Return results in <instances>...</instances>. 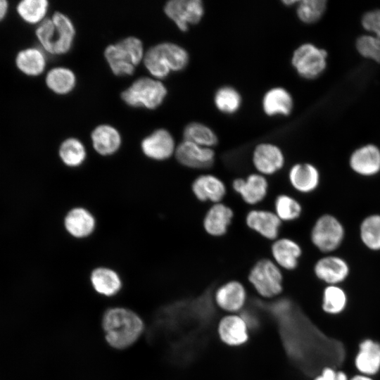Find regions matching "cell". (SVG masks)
<instances>
[{"instance_id":"d6a6232c","label":"cell","mask_w":380,"mask_h":380,"mask_svg":"<svg viewBox=\"0 0 380 380\" xmlns=\"http://www.w3.org/2000/svg\"><path fill=\"white\" fill-rule=\"evenodd\" d=\"M183 138L185 141L208 148H213L219 141L216 133L210 127L199 122L187 124L183 131Z\"/></svg>"},{"instance_id":"7c38bea8","label":"cell","mask_w":380,"mask_h":380,"mask_svg":"<svg viewBox=\"0 0 380 380\" xmlns=\"http://www.w3.org/2000/svg\"><path fill=\"white\" fill-rule=\"evenodd\" d=\"M282 222L273 210L253 208L245 216L246 226L263 239L273 241L279 237Z\"/></svg>"},{"instance_id":"7bdbcfd3","label":"cell","mask_w":380,"mask_h":380,"mask_svg":"<svg viewBox=\"0 0 380 380\" xmlns=\"http://www.w3.org/2000/svg\"><path fill=\"white\" fill-rule=\"evenodd\" d=\"M8 10V2L4 0H0V20H1L6 14Z\"/></svg>"},{"instance_id":"9a60e30c","label":"cell","mask_w":380,"mask_h":380,"mask_svg":"<svg viewBox=\"0 0 380 380\" xmlns=\"http://www.w3.org/2000/svg\"><path fill=\"white\" fill-rule=\"evenodd\" d=\"M271 259L284 271L297 269L303 255L300 244L292 238L279 237L270 245Z\"/></svg>"},{"instance_id":"4fadbf2b","label":"cell","mask_w":380,"mask_h":380,"mask_svg":"<svg viewBox=\"0 0 380 380\" xmlns=\"http://www.w3.org/2000/svg\"><path fill=\"white\" fill-rule=\"evenodd\" d=\"M177 146L172 134L165 129H158L141 142L142 153L147 158L163 161L175 155Z\"/></svg>"},{"instance_id":"cb8c5ba5","label":"cell","mask_w":380,"mask_h":380,"mask_svg":"<svg viewBox=\"0 0 380 380\" xmlns=\"http://www.w3.org/2000/svg\"><path fill=\"white\" fill-rule=\"evenodd\" d=\"M91 140L95 151L102 156L115 154L122 145V137L119 131L107 124L96 127L91 134Z\"/></svg>"},{"instance_id":"ac0fdd59","label":"cell","mask_w":380,"mask_h":380,"mask_svg":"<svg viewBox=\"0 0 380 380\" xmlns=\"http://www.w3.org/2000/svg\"><path fill=\"white\" fill-rule=\"evenodd\" d=\"M234 217L232 207L223 201L211 204L203 217V229L210 236L222 237L228 232Z\"/></svg>"},{"instance_id":"5bb4252c","label":"cell","mask_w":380,"mask_h":380,"mask_svg":"<svg viewBox=\"0 0 380 380\" xmlns=\"http://www.w3.org/2000/svg\"><path fill=\"white\" fill-rule=\"evenodd\" d=\"M194 196L200 202L212 204L222 202L227 193V185L218 176L203 173L196 177L191 184Z\"/></svg>"},{"instance_id":"d6986e66","label":"cell","mask_w":380,"mask_h":380,"mask_svg":"<svg viewBox=\"0 0 380 380\" xmlns=\"http://www.w3.org/2000/svg\"><path fill=\"white\" fill-rule=\"evenodd\" d=\"M66 232L75 239H85L95 231L96 220L94 214L82 206L70 208L63 219Z\"/></svg>"},{"instance_id":"7402d4cb","label":"cell","mask_w":380,"mask_h":380,"mask_svg":"<svg viewBox=\"0 0 380 380\" xmlns=\"http://www.w3.org/2000/svg\"><path fill=\"white\" fill-rule=\"evenodd\" d=\"M89 281L94 291L105 297L117 295L122 287V281L118 272L106 266L93 269L89 275Z\"/></svg>"},{"instance_id":"8d00e7d4","label":"cell","mask_w":380,"mask_h":380,"mask_svg":"<svg viewBox=\"0 0 380 380\" xmlns=\"http://www.w3.org/2000/svg\"><path fill=\"white\" fill-rule=\"evenodd\" d=\"M48 8L46 0H24L17 6V11L25 22L34 24L42 21Z\"/></svg>"},{"instance_id":"484cf974","label":"cell","mask_w":380,"mask_h":380,"mask_svg":"<svg viewBox=\"0 0 380 380\" xmlns=\"http://www.w3.org/2000/svg\"><path fill=\"white\" fill-rule=\"evenodd\" d=\"M170 71H182L189 64V55L182 46L172 42H162L152 46Z\"/></svg>"},{"instance_id":"4316f807","label":"cell","mask_w":380,"mask_h":380,"mask_svg":"<svg viewBox=\"0 0 380 380\" xmlns=\"http://www.w3.org/2000/svg\"><path fill=\"white\" fill-rule=\"evenodd\" d=\"M104 56L114 75L126 76L134 73L135 65L129 55L118 43L108 45L104 51Z\"/></svg>"},{"instance_id":"e575fe53","label":"cell","mask_w":380,"mask_h":380,"mask_svg":"<svg viewBox=\"0 0 380 380\" xmlns=\"http://www.w3.org/2000/svg\"><path fill=\"white\" fill-rule=\"evenodd\" d=\"M241 103V95L237 89L231 86L220 87L214 95V103L217 109L227 115L236 113Z\"/></svg>"},{"instance_id":"e0dca14e","label":"cell","mask_w":380,"mask_h":380,"mask_svg":"<svg viewBox=\"0 0 380 380\" xmlns=\"http://www.w3.org/2000/svg\"><path fill=\"white\" fill-rule=\"evenodd\" d=\"M348 164L357 175L374 177L380 172V148L373 144L361 146L352 152Z\"/></svg>"},{"instance_id":"83f0119b","label":"cell","mask_w":380,"mask_h":380,"mask_svg":"<svg viewBox=\"0 0 380 380\" xmlns=\"http://www.w3.org/2000/svg\"><path fill=\"white\" fill-rule=\"evenodd\" d=\"M76 82L75 73L65 67L53 68L46 76V84L49 89L59 95L70 93L75 89Z\"/></svg>"},{"instance_id":"b9f144b4","label":"cell","mask_w":380,"mask_h":380,"mask_svg":"<svg viewBox=\"0 0 380 380\" xmlns=\"http://www.w3.org/2000/svg\"><path fill=\"white\" fill-rule=\"evenodd\" d=\"M314 380H349L348 375L343 371H336L334 369L327 367L324 368L319 375Z\"/></svg>"},{"instance_id":"f6af8a7d","label":"cell","mask_w":380,"mask_h":380,"mask_svg":"<svg viewBox=\"0 0 380 380\" xmlns=\"http://www.w3.org/2000/svg\"><path fill=\"white\" fill-rule=\"evenodd\" d=\"M282 3L285 5V6H292L293 4H297L298 1H294V0H286V1H283Z\"/></svg>"},{"instance_id":"2e32d148","label":"cell","mask_w":380,"mask_h":380,"mask_svg":"<svg viewBox=\"0 0 380 380\" xmlns=\"http://www.w3.org/2000/svg\"><path fill=\"white\" fill-rule=\"evenodd\" d=\"M287 178L290 186L296 192L309 194L319 186L321 174L314 164L300 162L291 165L288 171Z\"/></svg>"},{"instance_id":"f546056e","label":"cell","mask_w":380,"mask_h":380,"mask_svg":"<svg viewBox=\"0 0 380 380\" xmlns=\"http://www.w3.org/2000/svg\"><path fill=\"white\" fill-rule=\"evenodd\" d=\"M360 239L372 251H380V214L372 213L362 219L359 227Z\"/></svg>"},{"instance_id":"30bf717a","label":"cell","mask_w":380,"mask_h":380,"mask_svg":"<svg viewBox=\"0 0 380 380\" xmlns=\"http://www.w3.org/2000/svg\"><path fill=\"white\" fill-rule=\"evenodd\" d=\"M174 156L181 165L193 170L209 169L215 160V152L213 148L185 140L177 146Z\"/></svg>"},{"instance_id":"277c9868","label":"cell","mask_w":380,"mask_h":380,"mask_svg":"<svg viewBox=\"0 0 380 380\" xmlns=\"http://www.w3.org/2000/svg\"><path fill=\"white\" fill-rule=\"evenodd\" d=\"M167 94V89L160 80L143 77L125 89L121 98L131 107L153 110L163 103Z\"/></svg>"},{"instance_id":"836d02e7","label":"cell","mask_w":380,"mask_h":380,"mask_svg":"<svg viewBox=\"0 0 380 380\" xmlns=\"http://www.w3.org/2000/svg\"><path fill=\"white\" fill-rule=\"evenodd\" d=\"M322 310L329 315H338L346 308L348 296L339 285H327L322 293Z\"/></svg>"},{"instance_id":"f35d334b","label":"cell","mask_w":380,"mask_h":380,"mask_svg":"<svg viewBox=\"0 0 380 380\" xmlns=\"http://www.w3.org/2000/svg\"><path fill=\"white\" fill-rule=\"evenodd\" d=\"M143 61L148 71L157 79L165 78L171 72L162 63L152 46L145 53Z\"/></svg>"},{"instance_id":"f1b7e54d","label":"cell","mask_w":380,"mask_h":380,"mask_svg":"<svg viewBox=\"0 0 380 380\" xmlns=\"http://www.w3.org/2000/svg\"><path fill=\"white\" fill-rule=\"evenodd\" d=\"M58 155L65 166L75 168L84 163L87 158V151L84 144L80 139L70 137L61 144Z\"/></svg>"},{"instance_id":"7a4b0ae2","label":"cell","mask_w":380,"mask_h":380,"mask_svg":"<svg viewBox=\"0 0 380 380\" xmlns=\"http://www.w3.org/2000/svg\"><path fill=\"white\" fill-rule=\"evenodd\" d=\"M75 28L68 16L56 12L44 20L36 30V35L45 51L53 55H62L72 48L75 37Z\"/></svg>"},{"instance_id":"ee69618b","label":"cell","mask_w":380,"mask_h":380,"mask_svg":"<svg viewBox=\"0 0 380 380\" xmlns=\"http://www.w3.org/2000/svg\"><path fill=\"white\" fill-rule=\"evenodd\" d=\"M349 380H374L372 376L358 374L352 376Z\"/></svg>"},{"instance_id":"74e56055","label":"cell","mask_w":380,"mask_h":380,"mask_svg":"<svg viewBox=\"0 0 380 380\" xmlns=\"http://www.w3.org/2000/svg\"><path fill=\"white\" fill-rule=\"evenodd\" d=\"M357 52L364 58L380 63V42L372 34H363L356 39Z\"/></svg>"},{"instance_id":"d4e9b609","label":"cell","mask_w":380,"mask_h":380,"mask_svg":"<svg viewBox=\"0 0 380 380\" xmlns=\"http://www.w3.org/2000/svg\"><path fill=\"white\" fill-rule=\"evenodd\" d=\"M262 106L264 113L268 116H288L293 108V99L287 89L275 87L264 94Z\"/></svg>"},{"instance_id":"8fae6325","label":"cell","mask_w":380,"mask_h":380,"mask_svg":"<svg viewBox=\"0 0 380 380\" xmlns=\"http://www.w3.org/2000/svg\"><path fill=\"white\" fill-rule=\"evenodd\" d=\"M350 268L347 260L336 255L325 254L317 260L313 273L327 285H339L348 277Z\"/></svg>"},{"instance_id":"3957f363","label":"cell","mask_w":380,"mask_h":380,"mask_svg":"<svg viewBox=\"0 0 380 380\" xmlns=\"http://www.w3.org/2000/svg\"><path fill=\"white\" fill-rule=\"evenodd\" d=\"M247 279L256 293L265 298L277 296L284 289L283 270L271 258L256 260L249 270Z\"/></svg>"},{"instance_id":"6da1fadb","label":"cell","mask_w":380,"mask_h":380,"mask_svg":"<svg viewBox=\"0 0 380 380\" xmlns=\"http://www.w3.org/2000/svg\"><path fill=\"white\" fill-rule=\"evenodd\" d=\"M101 327L106 343L118 350L132 346L145 328L142 318L136 312L121 306L111 307L104 312Z\"/></svg>"},{"instance_id":"d590c367","label":"cell","mask_w":380,"mask_h":380,"mask_svg":"<svg viewBox=\"0 0 380 380\" xmlns=\"http://www.w3.org/2000/svg\"><path fill=\"white\" fill-rule=\"evenodd\" d=\"M327 6L326 0L298 1L296 15L305 24H312L319 21L325 13Z\"/></svg>"},{"instance_id":"ffe728a7","label":"cell","mask_w":380,"mask_h":380,"mask_svg":"<svg viewBox=\"0 0 380 380\" xmlns=\"http://www.w3.org/2000/svg\"><path fill=\"white\" fill-rule=\"evenodd\" d=\"M214 299L220 309L229 312H236L244 306L247 299V291L241 281L232 279L217 288Z\"/></svg>"},{"instance_id":"4dcf8cb0","label":"cell","mask_w":380,"mask_h":380,"mask_svg":"<svg viewBox=\"0 0 380 380\" xmlns=\"http://www.w3.org/2000/svg\"><path fill=\"white\" fill-rule=\"evenodd\" d=\"M16 65L23 73L37 76L43 72L46 67L44 53L37 48H29L18 53Z\"/></svg>"},{"instance_id":"ab89813d","label":"cell","mask_w":380,"mask_h":380,"mask_svg":"<svg viewBox=\"0 0 380 380\" xmlns=\"http://www.w3.org/2000/svg\"><path fill=\"white\" fill-rule=\"evenodd\" d=\"M118 43L129 55L135 66L144 60L145 53L143 44L137 37H128Z\"/></svg>"},{"instance_id":"60d3db41","label":"cell","mask_w":380,"mask_h":380,"mask_svg":"<svg viewBox=\"0 0 380 380\" xmlns=\"http://www.w3.org/2000/svg\"><path fill=\"white\" fill-rule=\"evenodd\" d=\"M362 27L380 42V9L366 12L362 17Z\"/></svg>"},{"instance_id":"ba28073f","label":"cell","mask_w":380,"mask_h":380,"mask_svg":"<svg viewBox=\"0 0 380 380\" xmlns=\"http://www.w3.org/2000/svg\"><path fill=\"white\" fill-rule=\"evenodd\" d=\"M231 186L243 203L250 206H255L267 198L270 184L267 177L254 172L245 177L234 178Z\"/></svg>"},{"instance_id":"1f68e13d","label":"cell","mask_w":380,"mask_h":380,"mask_svg":"<svg viewBox=\"0 0 380 380\" xmlns=\"http://www.w3.org/2000/svg\"><path fill=\"white\" fill-rule=\"evenodd\" d=\"M301 203L288 194H279L274 200V212L282 222H294L303 214Z\"/></svg>"},{"instance_id":"9c48e42d","label":"cell","mask_w":380,"mask_h":380,"mask_svg":"<svg viewBox=\"0 0 380 380\" xmlns=\"http://www.w3.org/2000/svg\"><path fill=\"white\" fill-rule=\"evenodd\" d=\"M251 162L256 172L267 177L276 175L284 168L286 158L279 146L262 142L253 148Z\"/></svg>"},{"instance_id":"52a82bcc","label":"cell","mask_w":380,"mask_h":380,"mask_svg":"<svg viewBox=\"0 0 380 380\" xmlns=\"http://www.w3.org/2000/svg\"><path fill=\"white\" fill-rule=\"evenodd\" d=\"M164 12L180 31L186 32L201 22L205 8L201 0H171L164 6Z\"/></svg>"},{"instance_id":"8992f818","label":"cell","mask_w":380,"mask_h":380,"mask_svg":"<svg viewBox=\"0 0 380 380\" xmlns=\"http://www.w3.org/2000/svg\"><path fill=\"white\" fill-rule=\"evenodd\" d=\"M328 53L312 43L298 46L291 57V65L296 72L306 80H315L325 70Z\"/></svg>"},{"instance_id":"603a6c76","label":"cell","mask_w":380,"mask_h":380,"mask_svg":"<svg viewBox=\"0 0 380 380\" xmlns=\"http://www.w3.org/2000/svg\"><path fill=\"white\" fill-rule=\"evenodd\" d=\"M359 374L372 376L380 371V343L366 338L359 345L354 360Z\"/></svg>"},{"instance_id":"5b68a950","label":"cell","mask_w":380,"mask_h":380,"mask_svg":"<svg viewBox=\"0 0 380 380\" xmlns=\"http://www.w3.org/2000/svg\"><path fill=\"white\" fill-rule=\"evenodd\" d=\"M346 236L345 227L335 215L324 213L315 221L310 232L312 244L320 252L331 254L343 243Z\"/></svg>"},{"instance_id":"44dd1931","label":"cell","mask_w":380,"mask_h":380,"mask_svg":"<svg viewBox=\"0 0 380 380\" xmlns=\"http://www.w3.org/2000/svg\"><path fill=\"white\" fill-rule=\"evenodd\" d=\"M217 333L221 341L230 346L243 345L248 339V325L245 319L234 314L221 319Z\"/></svg>"}]
</instances>
